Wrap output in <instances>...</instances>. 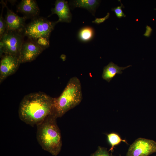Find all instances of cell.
I'll list each match as a JSON object with an SVG mask.
<instances>
[{
  "instance_id": "cell-1",
  "label": "cell",
  "mask_w": 156,
  "mask_h": 156,
  "mask_svg": "<svg viewBox=\"0 0 156 156\" xmlns=\"http://www.w3.org/2000/svg\"><path fill=\"white\" fill-rule=\"evenodd\" d=\"M18 113L22 121L31 126L37 125L50 116H56L54 98L41 92L28 94L20 102Z\"/></svg>"
},
{
  "instance_id": "cell-2",
  "label": "cell",
  "mask_w": 156,
  "mask_h": 156,
  "mask_svg": "<svg viewBox=\"0 0 156 156\" xmlns=\"http://www.w3.org/2000/svg\"><path fill=\"white\" fill-rule=\"evenodd\" d=\"M57 118L54 115L50 116L36 125L38 142L43 149L54 156L59 154L62 145L61 133L57 123Z\"/></svg>"
},
{
  "instance_id": "cell-3",
  "label": "cell",
  "mask_w": 156,
  "mask_h": 156,
  "mask_svg": "<svg viewBox=\"0 0 156 156\" xmlns=\"http://www.w3.org/2000/svg\"><path fill=\"white\" fill-rule=\"evenodd\" d=\"M82 98L80 81L76 77H73L69 80L60 95L54 98V111L57 118L62 117L79 105Z\"/></svg>"
},
{
  "instance_id": "cell-4",
  "label": "cell",
  "mask_w": 156,
  "mask_h": 156,
  "mask_svg": "<svg viewBox=\"0 0 156 156\" xmlns=\"http://www.w3.org/2000/svg\"><path fill=\"white\" fill-rule=\"evenodd\" d=\"M57 23L46 18L37 17L26 25L23 31L25 36L34 40L40 37L49 38L51 32Z\"/></svg>"
},
{
  "instance_id": "cell-5",
  "label": "cell",
  "mask_w": 156,
  "mask_h": 156,
  "mask_svg": "<svg viewBox=\"0 0 156 156\" xmlns=\"http://www.w3.org/2000/svg\"><path fill=\"white\" fill-rule=\"evenodd\" d=\"M24 36L23 33L6 30L0 38V57L4 54L19 57Z\"/></svg>"
},
{
  "instance_id": "cell-6",
  "label": "cell",
  "mask_w": 156,
  "mask_h": 156,
  "mask_svg": "<svg viewBox=\"0 0 156 156\" xmlns=\"http://www.w3.org/2000/svg\"><path fill=\"white\" fill-rule=\"evenodd\" d=\"M154 153H156V141L140 138L130 146L127 156H148Z\"/></svg>"
},
{
  "instance_id": "cell-7",
  "label": "cell",
  "mask_w": 156,
  "mask_h": 156,
  "mask_svg": "<svg viewBox=\"0 0 156 156\" xmlns=\"http://www.w3.org/2000/svg\"><path fill=\"white\" fill-rule=\"evenodd\" d=\"M1 57L0 83L7 77L14 73L21 64L19 57L16 55L4 54Z\"/></svg>"
},
{
  "instance_id": "cell-8",
  "label": "cell",
  "mask_w": 156,
  "mask_h": 156,
  "mask_svg": "<svg viewBox=\"0 0 156 156\" xmlns=\"http://www.w3.org/2000/svg\"><path fill=\"white\" fill-rule=\"evenodd\" d=\"M43 51L33 40L28 38L24 42L21 49L19 57L21 63L34 60Z\"/></svg>"
},
{
  "instance_id": "cell-9",
  "label": "cell",
  "mask_w": 156,
  "mask_h": 156,
  "mask_svg": "<svg viewBox=\"0 0 156 156\" xmlns=\"http://www.w3.org/2000/svg\"><path fill=\"white\" fill-rule=\"evenodd\" d=\"M7 13L5 18L6 24V30L23 33L26 25L25 17H20L10 10L5 3Z\"/></svg>"
},
{
  "instance_id": "cell-10",
  "label": "cell",
  "mask_w": 156,
  "mask_h": 156,
  "mask_svg": "<svg viewBox=\"0 0 156 156\" xmlns=\"http://www.w3.org/2000/svg\"><path fill=\"white\" fill-rule=\"evenodd\" d=\"M51 14L49 17L54 14H57L59 19L56 22H70L72 15L67 1L64 0H57L55 3V7L52 8Z\"/></svg>"
},
{
  "instance_id": "cell-11",
  "label": "cell",
  "mask_w": 156,
  "mask_h": 156,
  "mask_svg": "<svg viewBox=\"0 0 156 156\" xmlns=\"http://www.w3.org/2000/svg\"><path fill=\"white\" fill-rule=\"evenodd\" d=\"M17 12L23 14L27 19H32L38 17L40 10L36 1L22 0L17 6Z\"/></svg>"
},
{
  "instance_id": "cell-12",
  "label": "cell",
  "mask_w": 156,
  "mask_h": 156,
  "mask_svg": "<svg viewBox=\"0 0 156 156\" xmlns=\"http://www.w3.org/2000/svg\"><path fill=\"white\" fill-rule=\"evenodd\" d=\"M131 66L129 65L125 67H119L117 64L111 62L107 66L104 67L102 77L104 80L109 82L117 74H121L123 70Z\"/></svg>"
},
{
  "instance_id": "cell-13",
  "label": "cell",
  "mask_w": 156,
  "mask_h": 156,
  "mask_svg": "<svg viewBox=\"0 0 156 156\" xmlns=\"http://www.w3.org/2000/svg\"><path fill=\"white\" fill-rule=\"evenodd\" d=\"M99 3V0H76L72 1L71 5L74 8H81L86 9L94 15L96 8Z\"/></svg>"
},
{
  "instance_id": "cell-14",
  "label": "cell",
  "mask_w": 156,
  "mask_h": 156,
  "mask_svg": "<svg viewBox=\"0 0 156 156\" xmlns=\"http://www.w3.org/2000/svg\"><path fill=\"white\" fill-rule=\"evenodd\" d=\"M94 34V30L92 27H86L82 28L80 30L78 33V37L80 40L86 42L92 38Z\"/></svg>"
},
{
  "instance_id": "cell-15",
  "label": "cell",
  "mask_w": 156,
  "mask_h": 156,
  "mask_svg": "<svg viewBox=\"0 0 156 156\" xmlns=\"http://www.w3.org/2000/svg\"><path fill=\"white\" fill-rule=\"evenodd\" d=\"M108 142L111 147L109 151L112 152L115 146L119 144L121 142H123L127 143L125 140H122L117 134L114 133H111L107 135Z\"/></svg>"
},
{
  "instance_id": "cell-16",
  "label": "cell",
  "mask_w": 156,
  "mask_h": 156,
  "mask_svg": "<svg viewBox=\"0 0 156 156\" xmlns=\"http://www.w3.org/2000/svg\"><path fill=\"white\" fill-rule=\"evenodd\" d=\"M2 5L1 12L0 16V38H1L6 30V24L5 19L3 16V12L5 7V3L3 1H1Z\"/></svg>"
},
{
  "instance_id": "cell-17",
  "label": "cell",
  "mask_w": 156,
  "mask_h": 156,
  "mask_svg": "<svg viewBox=\"0 0 156 156\" xmlns=\"http://www.w3.org/2000/svg\"><path fill=\"white\" fill-rule=\"evenodd\" d=\"M49 38L40 37L32 40L43 50L49 47L50 46Z\"/></svg>"
},
{
  "instance_id": "cell-18",
  "label": "cell",
  "mask_w": 156,
  "mask_h": 156,
  "mask_svg": "<svg viewBox=\"0 0 156 156\" xmlns=\"http://www.w3.org/2000/svg\"><path fill=\"white\" fill-rule=\"evenodd\" d=\"M91 156H113L109 154L106 148L99 146L97 150Z\"/></svg>"
},
{
  "instance_id": "cell-19",
  "label": "cell",
  "mask_w": 156,
  "mask_h": 156,
  "mask_svg": "<svg viewBox=\"0 0 156 156\" xmlns=\"http://www.w3.org/2000/svg\"><path fill=\"white\" fill-rule=\"evenodd\" d=\"M123 7H124L123 5L121 3V6H119L112 9V10L114 12L116 16L119 18L125 17L126 16L122 10V8Z\"/></svg>"
},
{
  "instance_id": "cell-20",
  "label": "cell",
  "mask_w": 156,
  "mask_h": 156,
  "mask_svg": "<svg viewBox=\"0 0 156 156\" xmlns=\"http://www.w3.org/2000/svg\"><path fill=\"white\" fill-rule=\"evenodd\" d=\"M110 14L108 12L107 15L105 17L102 18H96L95 20L92 21V23L97 24H100V23L104 22L108 18Z\"/></svg>"
},
{
  "instance_id": "cell-21",
  "label": "cell",
  "mask_w": 156,
  "mask_h": 156,
  "mask_svg": "<svg viewBox=\"0 0 156 156\" xmlns=\"http://www.w3.org/2000/svg\"><path fill=\"white\" fill-rule=\"evenodd\" d=\"M146 28V32L144 34V36L147 37H149L151 35L152 29L151 27L147 25Z\"/></svg>"
}]
</instances>
